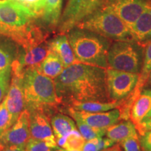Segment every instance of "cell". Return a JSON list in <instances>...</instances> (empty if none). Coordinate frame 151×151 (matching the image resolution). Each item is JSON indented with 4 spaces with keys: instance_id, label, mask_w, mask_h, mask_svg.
Listing matches in <instances>:
<instances>
[{
    "instance_id": "6da1fadb",
    "label": "cell",
    "mask_w": 151,
    "mask_h": 151,
    "mask_svg": "<svg viewBox=\"0 0 151 151\" xmlns=\"http://www.w3.org/2000/svg\"><path fill=\"white\" fill-rule=\"evenodd\" d=\"M60 103L111 101L106 80V69L77 62L65 68L53 79Z\"/></svg>"
},
{
    "instance_id": "7a4b0ae2",
    "label": "cell",
    "mask_w": 151,
    "mask_h": 151,
    "mask_svg": "<svg viewBox=\"0 0 151 151\" xmlns=\"http://www.w3.org/2000/svg\"><path fill=\"white\" fill-rule=\"evenodd\" d=\"M36 17L22 4L0 0V35L5 36L24 50L45 41V36L35 23Z\"/></svg>"
},
{
    "instance_id": "3957f363",
    "label": "cell",
    "mask_w": 151,
    "mask_h": 151,
    "mask_svg": "<svg viewBox=\"0 0 151 151\" xmlns=\"http://www.w3.org/2000/svg\"><path fill=\"white\" fill-rule=\"evenodd\" d=\"M67 38L76 59L81 63L108 68L110 39L89 30L74 27L67 32Z\"/></svg>"
},
{
    "instance_id": "277c9868",
    "label": "cell",
    "mask_w": 151,
    "mask_h": 151,
    "mask_svg": "<svg viewBox=\"0 0 151 151\" xmlns=\"http://www.w3.org/2000/svg\"><path fill=\"white\" fill-rule=\"evenodd\" d=\"M25 108L28 111L41 110L60 104L53 79L43 75L37 67L25 69L22 78Z\"/></svg>"
},
{
    "instance_id": "5b68a950",
    "label": "cell",
    "mask_w": 151,
    "mask_h": 151,
    "mask_svg": "<svg viewBox=\"0 0 151 151\" xmlns=\"http://www.w3.org/2000/svg\"><path fill=\"white\" fill-rule=\"evenodd\" d=\"M76 27L93 32L110 40L134 41L131 30L121 19L102 6L86 17Z\"/></svg>"
},
{
    "instance_id": "8992f818",
    "label": "cell",
    "mask_w": 151,
    "mask_h": 151,
    "mask_svg": "<svg viewBox=\"0 0 151 151\" xmlns=\"http://www.w3.org/2000/svg\"><path fill=\"white\" fill-rule=\"evenodd\" d=\"M143 48L134 41H116L109 49L108 67L139 74L143 65Z\"/></svg>"
},
{
    "instance_id": "52a82bcc",
    "label": "cell",
    "mask_w": 151,
    "mask_h": 151,
    "mask_svg": "<svg viewBox=\"0 0 151 151\" xmlns=\"http://www.w3.org/2000/svg\"><path fill=\"white\" fill-rule=\"evenodd\" d=\"M139 74L106 69V80L111 101H122L129 97L135 89Z\"/></svg>"
},
{
    "instance_id": "ba28073f",
    "label": "cell",
    "mask_w": 151,
    "mask_h": 151,
    "mask_svg": "<svg viewBox=\"0 0 151 151\" xmlns=\"http://www.w3.org/2000/svg\"><path fill=\"white\" fill-rule=\"evenodd\" d=\"M104 0H69L59 21V30L65 35L101 6Z\"/></svg>"
},
{
    "instance_id": "9c48e42d",
    "label": "cell",
    "mask_w": 151,
    "mask_h": 151,
    "mask_svg": "<svg viewBox=\"0 0 151 151\" xmlns=\"http://www.w3.org/2000/svg\"><path fill=\"white\" fill-rule=\"evenodd\" d=\"M29 118V111L24 109L16 122L0 136V147L17 146L25 148L31 138Z\"/></svg>"
},
{
    "instance_id": "30bf717a",
    "label": "cell",
    "mask_w": 151,
    "mask_h": 151,
    "mask_svg": "<svg viewBox=\"0 0 151 151\" xmlns=\"http://www.w3.org/2000/svg\"><path fill=\"white\" fill-rule=\"evenodd\" d=\"M147 0H104L101 6L114 13L131 30L145 8Z\"/></svg>"
},
{
    "instance_id": "8fae6325",
    "label": "cell",
    "mask_w": 151,
    "mask_h": 151,
    "mask_svg": "<svg viewBox=\"0 0 151 151\" xmlns=\"http://www.w3.org/2000/svg\"><path fill=\"white\" fill-rule=\"evenodd\" d=\"M22 78V74L11 71L10 86L4 98L6 106L11 115V127L16 122L25 107Z\"/></svg>"
},
{
    "instance_id": "7c38bea8",
    "label": "cell",
    "mask_w": 151,
    "mask_h": 151,
    "mask_svg": "<svg viewBox=\"0 0 151 151\" xmlns=\"http://www.w3.org/2000/svg\"><path fill=\"white\" fill-rule=\"evenodd\" d=\"M29 112L31 138L44 141L50 148L59 147L57 145L50 120L45 112L41 110H33Z\"/></svg>"
},
{
    "instance_id": "4fadbf2b",
    "label": "cell",
    "mask_w": 151,
    "mask_h": 151,
    "mask_svg": "<svg viewBox=\"0 0 151 151\" xmlns=\"http://www.w3.org/2000/svg\"><path fill=\"white\" fill-rule=\"evenodd\" d=\"M77 113L86 123L95 129H106L109 127L120 120L119 109H114L105 112L90 113L77 111Z\"/></svg>"
},
{
    "instance_id": "5bb4252c",
    "label": "cell",
    "mask_w": 151,
    "mask_h": 151,
    "mask_svg": "<svg viewBox=\"0 0 151 151\" xmlns=\"http://www.w3.org/2000/svg\"><path fill=\"white\" fill-rule=\"evenodd\" d=\"M134 40L145 47L151 41V0H147L145 8L131 28Z\"/></svg>"
},
{
    "instance_id": "9a60e30c",
    "label": "cell",
    "mask_w": 151,
    "mask_h": 151,
    "mask_svg": "<svg viewBox=\"0 0 151 151\" xmlns=\"http://www.w3.org/2000/svg\"><path fill=\"white\" fill-rule=\"evenodd\" d=\"M24 50V51L15 60L22 72L28 68L39 67L50 51L48 43L46 41Z\"/></svg>"
},
{
    "instance_id": "2e32d148",
    "label": "cell",
    "mask_w": 151,
    "mask_h": 151,
    "mask_svg": "<svg viewBox=\"0 0 151 151\" xmlns=\"http://www.w3.org/2000/svg\"><path fill=\"white\" fill-rule=\"evenodd\" d=\"M145 47L146 48H145L144 54H143L142 68L139 73L137 85L135 87L134 92L124 101V109H125L124 111L127 113L130 112L132 104L135 101L136 98L140 94L141 90L144 88L149 73L151 71V41H149Z\"/></svg>"
},
{
    "instance_id": "e0dca14e",
    "label": "cell",
    "mask_w": 151,
    "mask_h": 151,
    "mask_svg": "<svg viewBox=\"0 0 151 151\" xmlns=\"http://www.w3.org/2000/svg\"><path fill=\"white\" fill-rule=\"evenodd\" d=\"M48 43L50 51L60 58L65 68L78 62L76 59L67 35H60Z\"/></svg>"
},
{
    "instance_id": "ac0fdd59",
    "label": "cell",
    "mask_w": 151,
    "mask_h": 151,
    "mask_svg": "<svg viewBox=\"0 0 151 151\" xmlns=\"http://www.w3.org/2000/svg\"><path fill=\"white\" fill-rule=\"evenodd\" d=\"M150 109L151 94L148 88H143L130 109L129 118L135 127L141 123Z\"/></svg>"
},
{
    "instance_id": "d6986e66",
    "label": "cell",
    "mask_w": 151,
    "mask_h": 151,
    "mask_svg": "<svg viewBox=\"0 0 151 151\" xmlns=\"http://www.w3.org/2000/svg\"><path fill=\"white\" fill-rule=\"evenodd\" d=\"M106 136L114 143H120L124 139L137 136V129L131 120L114 124L106 129Z\"/></svg>"
},
{
    "instance_id": "ffe728a7",
    "label": "cell",
    "mask_w": 151,
    "mask_h": 151,
    "mask_svg": "<svg viewBox=\"0 0 151 151\" xmlns=\"http://www.w3.org/2000/svg\"><path fill=\"white\" fill-rule=\"evenodd\" d=\"M50 124L55 141L65 137L68 133L73 130L78 129L72 118L62 113H57L54 115L50 119Z\"/></svg>"
},
{
    "instance_id": "44dd1931",
    "label": "cell",
    "mask_w": 151,
    "mask_h": 151,
    "mask_svg": "<svg viewBox=\"0 0 151 151\" xmlns=\"http://www.w3.org/2000/svg\"><path fill=\"white\" fill-rule=\"evenodd\" d=\"M124 100L117 101H86V102H76L68 106L75 110L86 111L90 113L105 112L114 109H120Z\"/></svg>"
},
{
    "instance_id": "7402d4cb",
    "label": "cell",
    "mask_w": 151,
    "mask_h": 151,
    "mask_svg": "<svg viewBox=\"0 0 151 151\" xmlns=\"http://www.w3.org/2000/svg\"><path fill=\"white\" fill-rule=\"evenodd\" d=\"M37 69L43 75L54 79L63 71L65 67L60 58L52 52L49 51Z\"/></svg>"
},
{
    "instance_id": "603a6c76",
    "label": "cell",
    "mask_w": 151,
    "mask_h": 151,
    "mask_svg": "<svg viewBox=\"0 0 151 151\" xmlns=\"http://www.w3.org/2000/svg\"><path fill=\"white\" fill-rule=\"evenodd\" d=\"M67 113L70 115L71 118L74 119L78 130L86 141L90 140L94 138L103 137L106 134V129H99L90 127L80 118L77 111L75 109L67 107Z\"/></svg>"
},
{
    "instance_id": "cb8c5ba5",
    "label": "cell",
    "mask_w": 151,
    "mask_h": 151,
    "mask_svg": "<svg viewBox=\"0 0 151 151\" xmlns=\"http://www.w3.org/2000/svg\"><path fill=\"white\" fill-rule=\"evenodd\" d=\"M62 0H46L40 18L49 27H55L61 17Z\"/></svg>"
},
{
    "instance_id": "d4e9b609",
    "label": "cell",
    "mask_w": 151,
    "mask_h": 151,
    "mask_svg": "<svg viewBox=\"0 0 151 151\" xmlns=\"http://www.w3.org/2000/svg\"><path fill=\"white\" fill-rule=\"evenodd\" d=\"M86 140L78 129L73 130L65 137L56 140L57 145L68 150H82Z\"/></svg>"
},
{
    "instance_id": "484cf974",
    "label": "cell",
    "mask_w": 151,
    "mask_h": 151,
    "mask_svg": "<svg viewBox=\"0 0 151 151\" xmlns=\"http://www.w3.org/2000/svg\"><path fill=\"white\" fill-rule=\"evenodd\" d=\"M11 79V66L0 72V104L6 96Z\"/></svg>"
},
{
    "instance_id": "4316f807",
    "label": "cell",
    "mask_w": 151,
    "mask_h": 151,
    "mask_svg": "<svg viewBox=\"0 0 151 151\" xmlns=\"http://www.w3.org/2000/svg\"><path fill=\"white\" fill-rule=\"evenodd\" d=\"M46 2V0H22L21 4L29 9L37 18L41 17Z\"/></svg>"
},
{
    "instance_id": "83f0119b",
    "label": "cell",
    "mask_w": 151,
    "mask_h": 151,
    "mask_svg": "<svg viewBox=\"0 0 151 151\" xmlns=\"http://www.w3.org/2000/svg\"><path fill=\"white\" fill-rule=\"evenodd\" d=\"M11 115L6 106L5 99L0 104V136L11 127Z\"/></svg>"
},
{
    "instance_id": "f1b7e54d",
    "label": "cell",
    "mask_w": 151,
    "mask_h": 151,
    "mask_svg": "<svg viewBox=\"0 0 151 151\" xmlns=\"http://www.w3.org/2000/svg\"><path fill=\"white\" fill-rule=\"evenodd\" d=\"M25 150L28 151H55V148H50L44 141L30 138L25 146Z\"/></svg>"
},
{
    "instance_id": "f546056e",
    "label": "cell",
    "mask_w": 151,
    "mask_h": 151,
    "mask_svg": "<svg viewBox=\"0 0 151 151\" xmlns=\"http://www.w3.org/2000/svg\"><path fill=\"white\" fill-rule=\"evenodd\" d=\"M124 151H141L139 136H134L120 142Z\"/></svg>"
},
{
    "instance_id": "4dcf8cb0",
    "label": "cell",
    "mask_w": 151,
    "mask_h": 151,
    "mask_svg": "<svg viewBox=\"0 0 151 151\" xmlns=\"http://www.w3.org/2000/svg\"><path fill=\"white\" fill-rule=\"evenodd\" d=\"M141 150L143 151H151V129L146 130L139 138Z\"/></svg>"
},
{
    "instance_id": "1f68e13d",
    "label": "cell",
    "mask_w": 151,
    "mask_h": 151,
    "mask_svg": "<svg viewBox=\"0 0 151 151\" xmlns=\"http://www.w3.org/2000/svg\"><path fill=\"white\" fill-rule=\"evenodd\" d=\"M12 62L11 56L8 52L0 48V72L10 67Z\"/></svg>"
},
{
    "instance_id": "d6a6232c",
    "label": "cell",
    "mask_w": 151,
    "mask_h": 151,
    "mask_svg": "<svg viewBox=\"0 0 151 151\" xmlns=\"http://www.w3.org/2000/svg\"><path fill=\"white\" fill-rule=\"evenodd\" d=\"M81 151H99V138H94L86 141Z\"/></svg>"
},
{
    "instance_id": "836d02e7",
    "label": "cell",
    "mask_w": 151,
    "mask_h": 151,
    "mask_svg": "<svg viewBox=\"0 0 151 151\" xmlns=\"http://www.w3.org/2000/svg\"><path fill=\"white\" fill-rule=\"evenodd\" d=\"M137 129V132H139V134H142L146 130H149L151 129V118L147 120H143L141 122V123L136 127Z\"/></svg>"
},
{
    "instance_id": "e575fe53",
    "label": "cell",
    "mask_w": 151,
    "mask_h": 151,
    "mask_svg": "<svg viewBox=\"0 0 151 151\" xmlns=\"http://www.w3.org/2000/svg\"><path fill=\"white\" fill-rule=\"evenodd\" d=\"M25 148H20L17 146L0 147V151H24Z\"/></svg>"
},
{
    "instance_id": "d590c367",
    "label": "cell",
    "mask_w": 151,
    "mask_h": 151,
    "mask_svg": "<svg viewBox=\"0 0 151 151\" xmlns=\"http://www.w3.org/2000/svg\"><path fill=\"white\" fill-rule=\"evenodd\" d=\"M101 151H122V150L118 144H116L113 145L112 146L109 147V148L104 149V150Z\"/></svg>"
},
{
    "instance_id": "8d00e7d4",
    "label": "cell",
    "mask_w": 151,
    "mask_h": 151,
    "mask_svg": "<svg viewBox=\"0 0 151 151\" xmlns=\"http://www.w3.org/2000/svg\"><path fill=\"white\" fill-rule=\"evenodd\" d=\"M145 87H149V88H151V71L150 72V73H149L148 78L147 79L146 83L145 85Z\"/></svg>"
},
{
    "instance_id": "74e56055",
    "label": "cell",
    "mask_w": 151,
    "mask_h": 151,
    "mask_svg": "<svg viewBox=\"0 0 151 151\" xmlns=\"http://www.w3.org/2000/svg\"><path fill=\"white\" fill-rule=\"evenodd\" d=\"M148 90H149V92H150V94H151V88H148ZM151 118V109L150 110V111H149V112L147 113V115L146 116H145V118H143V120H147V119H149V118ZM142 120V121H143Z\"/></svg>"
},
{
    "instance_id": "f35d334b",
    "label": "cell",
    "mask_w": 151,
    "mask_h": 151,
    "mask_svg": "<svg viewBox=\"0 0 151 151\" xmlns=\"http://www.w3.org/2000/svg\"><path fill=\"white\" fill-rule=\"evenodd\" d=\"M55 151H81V150H65V149H63L62 148H60V147H58V148H55Z\"/></svg>"
},
{
    "instance_id": "ab89813d",
    "label": "cell",
    "mask_w": 151,
    "mask_h": 151,
    "mask_svg": "<svg viewBox=\"0 0 151 151\" xmlns=\"http://www.w3.org/2000/svg\"><path fill=\"white\" fill-rule=\"evenodd\" d=\"M9 1H16V2H18V3H22V0H9Z\"/></svg>"
},
{
    "instance_id": "60d3db41",
    "label": "cell",
    "mask_w": 151,
    "mask_h": 151,
    "mask_svg": "<svg viewBox=\"0 0 151 151\" xmlns=\"http://www.w3.org/2000/svg\"></svg>"
}]
</instances>
